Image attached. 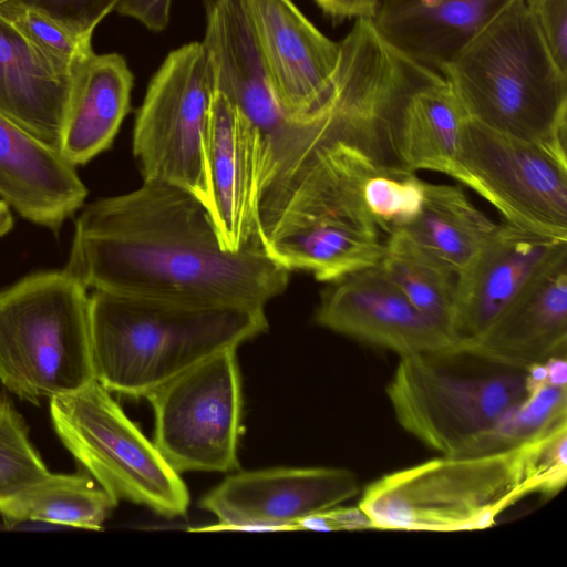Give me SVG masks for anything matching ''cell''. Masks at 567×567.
<instances>
[{"instance_id": "obj_1", "label": "cell", "mask_w": 567, "mask_h": 567, "mask_svg": "<svg viewBox=\"0 0 567 567\" xmlns=\"http://www.w3.org/2000/svg\"><path fill=\"white\" fill-rule=\"evenodd\" d=\"M63 269L87 290L251 309L282 293L290 272L260 243L226 250L208 207L155 179L84 205Z\"/></svg>"}, {"instance_id": "obj_2", "label": "cell", "mask_w": 567, "mask_h": 567, "mask_svg": "<svg viewBox=\"0 0 567 567\" xmlns=\"http://www.w3.org/2000/svg\"><path fill=\"white\" fill-rule=\"evenodd\" d=\"M380 164L340 137L326 113L291 118L261 159L257 230L265 251L323 282L379 264L385 237L364 187Z\"/></svg>"}, {"instance_id": "obj_3", "label": "cell", "mask_w": 567, "mask_h": 567, "mask_svg": "<svg viewBox=\"0 0 567 567\" xmlns=\"http://www.w3.org/2000/svg\"><path fill=\"white\" fill-rule=\"evenodd\" d=\"M567 481V426L507 450L442 455L370 483L359 507L373 529L464 532L493 526L530 494L554 496Z\"/></svg>"}, {"instance_id": "obj_4", "label": "cell", "mask_w": 567, "mask_h": 567, "mask_svg": "<svg viewBox=\"0 0 567 567\" xmlns=\"http://www.w3.org/2000/svg\"><path fill=\"white\" fill-rule=\"evenodd\" d=\"M265 309L200 307L93 290L95 380L111 393L146 394L202 362L262 333Z\"/></svg>"}, {"instance_id": "obj_5", "label": "cell", "mask_w": 567, "mask_h": 567, "mask_svg": "<svg viewBox=\"0 0 567 567\" xmlns=\"http://www.w3.org/2000/svg\"><path fill=\"white\" fill-rule=\"evenodd\" d=\"M467 116L527 141L567 144V74L515 0L442 72Z\"/></svg>"}, {"instance_id": "obj_6", "label": "cell", "mask_w": 567, "mask_h": 567, "mask_svg": "<svg viewBox=\"0 0 567 567\" xmlns=\"http://www.w3.org/2000/svg\"><path fill=\"white\" fill-rule=\"evenodd\" d=\"M529 390L528 368L458 346L400 358L385 393L403 430L442 455H465Z\"/></svg>"}, {"instance_id": "obj_7", "label": "cell", "mask_w": 567, "mask_h": 567, "mask_svg": "<svg viewBox=\"0 0 567 567\" xmlns=\"http://www.w3.org/2000/svg\"><path fill=\"white\" fill-rule=\"evenodd\" d=\"M90 295L64 269L0 289V383L32 404L94 380Z\"/></svg>"}, {"instance_id": "obj_8", "label": "cell", "mask_w": 567, "mask_h": 567, "mask_svg": "<svg viewBox=\"0 0 567 567\" xmlns=\"http://www.w3.org/2000/svg\"><path fill=\"white\" fill-rule=\"evenodd\" d=\"M61 443L117 502L143 505L174 518L189 505L186 484L95 379L49 400Z\"/></svg>"}, {"instance_id": "obj_9", "label": "cell", "mask_w": 567, "mask_h": 567, "mask_svg": "<svg viewBox=\"0 0 567 567\" xmlns=\"http://www.w3.org/2000/svg\"><path fill=\"white\" fill-rule=\"evenodd\" d=\"M213 95L203 43L184 44L152 76L133 130V154L143 179L182 187L210 213L205 142Z\"/></svg>"}, {"instance_id": "obj_10", "label": "cell", "mask_w": 567, "mask_h": 567, "mask_svg": "<svg viewBox=\"0 0 567 567\" xmlns=\"http://www.w3.org/2000/svg\"><path fill=\"white\" fill-rule=\"evenodd\" d=\"M153 442L179 474L238 470L241 380L237 349L220 351L145 395Z\"/></svg>"}, {"instance_id": "obj_11", "label": "cell", "mask_w": 567, "mask_h": 567, "mask_svg": "<svg viewBox=\"0 0 567 567\" xmlns=\"http://www.w3.org/2000/svg\"><path fill=\"white\" fill-rule=\"evenodd\" d=\"M461 165L463 184L506 223L567 239V144L514 137L467 116Z\"/></svg>"}, {"instance_id": "obj_12", "label": "cell", "mask_w": 567, "mask_h": 567, "mask_svg": "<svg viewBox=\"0 0 567 567\" xmlns=\"http://www.w3.org/2000/svg\"><path fill=\"white\" fill-rule=\"evenodd\" d=\"M360 493L357 475L341 467H270L228 475L198 506L217 524L193 530H296L308 515L332 508Z\"/></svg>"}, {"instance_id": "obj_13", "label": "cell", "mask_w": 567, "mask_h": 567, "mask_svg": "<svg viewBox=\"0 0 567 567\" xmlns=\"http://www.w3.org/2000/svg\"><path fill=\"white\" fill-rule=\"evenodd\" d=\"M566 255L567 239L496 224L457 272L452 338L464 347L475 342L537 274Z\"/></svg>"}, {"instance_id": "obj_14", "label": "cell", "mask_w": 567, "mask_h": 567, "mask_svg": "<svg viewBox=\"0 0 567 567\" xmlns=\"http://www.w3.org/2000/svg\"><path fill=\"white\" fill-rule=\"evenodd\" d=\"M316 321L400 358L461 346L420 312L379 264L329 282L321 293Z\"/></svg>"}, {"instance_id": "obj_15", "label": "cell", "mask_w": 567, "mask_h": 567, "mask_svg": "<svg viewBox=\"0 0 567 567\" xmlns=\"http://www.w3.org/2000/svg\"><path fill=\"white\" fill-rule=\"evenodd\" d=\"M264 68L284 113L307 117L333 89L340 43L321 33L291 0H245Z\"/></svg>"}, {"instance_id": "obj_16", "label": "cell", "mask_w": 567, "mask_h": 567, "mask_svg": "<svg viewBox=\"0 0 567 567\" xmlns=\"http://www.w3.org/2000/svg\"><path fill=\"white\" fill-rule=\"evenodd\" d=\"M212 215L223 247L239 251L260 243L257 193L261 162L258 132L214 92L205 142Z\"/></svg>"}, {"instance_id": "obj_17", "label": "cell", "mask_w": 567, "mask_h": 567, "mask_svg": "<svg viewBox=\"0 0 567 567\" xmlns=\"http://www.w3.org/2000/svg\"><path fill=\"white\" fill-rule=\"evenodd\" d=\"M202 41L214 92L221 94L258 132L261 154L291 120L270 87L245 0H205ZM262 157V155H261Z\"/></svg>"}, {"instance_id": "obj_18", "label": "cell", "mask_w": 567, "mask_h": 567, "mask_svg": "<svg viewBox=\"0 0 567 567\" xmlns=\"http://www.w3.org/2000/svg\"><path fill=\"white\" fill-rule=\"evenodd\" d=\"M89 190L61 153L0 114V199L23 219L59 234Z\"/></svg>"}, {"instance_id": "obj_19", "label": "cell", "mask_w": 567, "mask_h": 567, "mask_svg": "<svg viewBox=\"0 0 567 567\" xmlns=\"http://www.w3.org/2000/svg\"><path fill=\"white\" fill-rule=\"evenodd\" d=\"M515 0H380L372 27L393 51L441 72Z\"/></svg>"}, {"instance_id": "obj_20", "label": "cell", "mask_w": 567, "mask_h": 567, "mask_svg": "<svg viewBox=\"0 0 567 567\" xmlns=\"http://www.w3.org/2000/svg\"><path fill=\"white\" fill-rule=\"evenodd\" d=\"M79 66L54 60L0 16V114L58 151Z\"/></svg>"}, {"instance_id": "obj_21", "label": "cell", "mask_w": 567, "mask_h": 567, "mask_svg": "<svg viewBox=\"0 0 567 567\" xmlns=\"http://www.w3.org/2000/svg\"><path fill=\"white\" fill-rule=\"evenodd\" d=\"M480 353L528 368L567 353V255L537 274L472 344Z\"/></svg>"}, {"instance_id": "obj_22", "label": "cell", "mask_w": 567, "mask_h": 567, "mask_svg": "<svg viewBox=\"0 0 567 567\" xmlns=\"http://www.w3.org/2000/svg\"><path fill=\"white\" fill-rule=\"evenodd\" d=\"M467 114L439 72L427 70L408 92L395 124L400 166L434 171L464 182L462 134Z\"/></svg>"}, {"instance_id": "obj_23", "label": "cell", "mask_w": 567, "mask_h": 567, "mask_svg": "<svg viewBox=\"0 0 567 567\" xmlns=\"http://www.w3.org/2000/svg\"><path fill=\"white\" fill-rule=\"evenodd\" d=\"M134 78L117 53H92L78 69L59 151L74 167L113 144L131 109Z\"/></svg>"}, {"instance_id": "obj_24", "label": "cell", "mask_w": 567, "mask_h": 567, "mask_svg": "<svg viewBox=\"0 0 567 567\" xmlns=\"http://www.w3.org/2000/svg\"><path fill=\"white\" fill-rule=\"evenodd\" d=\"M117 503L81 468L72 474L49 473L0 501V516L8 526L45 523L97 530Z\"/></svg>"}, {"instance_id": "obj_25", "label": "cell", "mask_w": 567, "mask_h": 567, "mask_svg": "<svg viewBox=\"0 0 567 567\" xmlns=\"http://www.w3.org/2000/svg\"><path fill=\"white\" fill-rule=\"evenodd\" d=\"M495 227L461 186L425 182L421 208L403 229L457 274Z\"/></svg>"}, {"instance_id": "obj_26", "label": "cell", "mask_w": 567, "mask_h": 567, "mask_svg": "<svg viewBox=\"0 0 567 567\" xmlns=\"http://www.w3.org/2000/svg\"><path fill=\"white\" fill-rule=\"evenodd\" d=\"M379 266L420 312L450 333L457 274L443 259L399 229L384 238Z\"/></svg>"}, {"instance_id": "obj_27", "label": "cell", "mask_w": 567, "mask_h": 567, "mask_svg": "<svg viewBox=\"0 0 567 567\" xmlns=\"http://www.w3.org/2000/svg\"><path fill=\"white\" fill-rule=\"evenodd\" d=\"M567 422V386L532 384L528 394L508 409L465 455L507 450L535 440Z\"/></svg>"}, {"instance_id": "obj_28", "label": "cell", "mask_w": 567, "mask_h": 567, "mask_svg": "<svg viewBox=\"0 0 567 567\" xmlns=\"http://www.w3.org/2000/svg\"><path fill=\"white\" fill-rule=\"evenodd\" d=\"M425 181L400 165L380 164L364 187L368 208L384 237L405 228L417 215Z\"/></svg>"}, {"instance_id": "obj_29", "label": "cell", "mask_w": 567, "mask_h": 567, "mask_svg": "<svg viewBox=\"0 0 567 567\" xmlns=\"http://www.w3.org/2000/svg\"><path fill=\"white\" fill-rule=\"evenodd\" d=\"M49 473L30 440L27 422L12 400L0 390V501Z\"/></svg>"}, {"instance_id": "obj_30", "label": "cell", "mask_w": 567, "mask_h": 567, "mask_svg": "<svg viewBox=\"0 0 567 567\" xmlns=\"http://www.w3.org/2000/svg\"><path fill=\"white\" fill-rule=\"evenodd\" d=\"M0 16L40 50L71 68H78L94 53L91 41L79 39L37 10L6 0L0 3Z\"/></svg>"}, {"instance_id": "obj_31", "label": "cell", "mask_w": 567, "mask_h": 567, "mask_svg": "<svg viewBox=\"0 0 567 567\" xmlns=\"http://www.w3.org/2000/svg\"><path fill=\"white\" fill-rule=\"evenodd\" d=\"M37 10L54 20L81 40L91 41L94 29L118 0H9Z\"/></svg>"}, {"instance_id": "obj_32", "label": "cell", "mask_w": 567, "mask_h": 567, "mask_svg": "<svg viewBox=\"0 0 567 567\" xmlns=\"http://www.w3.org/2000/svg\"><path fill=\"white\" fill-rule=\"evenodd\" d=\"M525 3L554 62L567 74V0H525Z\"/></svg>"}, {"instance_id": "obj_33", "label": "cell", "mask_w": 567, "mask_h": 567, "mask_svg": "<svg viewBox=\"0 0 567 567\" xmlns=\"http://www.w3.org/2000/svg\"><path fill=\"white\" fill-rule=\"evenodd\" d=\"M172 0H118L115 11L140 21L151 31H163L169 22Z\"/></svg>"}, {"instance_id": "obj_34", "label": "cell", "mask_w": 567, "mask_h": 567, "mask_svg": "<svg viewBox=\"0 0 567 567\" xmlns=\"http://www.w3.org/2000/svg\"><path fill=\"white\" fill-rule=\"evenodd\" d=\"M333 23L355 19L371 21L374 19L380 0H313Z\"/></svg>"}, {"instance_id": "obj_35", "label": "cell", "mask_w": 567, "mask_h": 567, "mask_svg": "<svg viewBox=\"0 0 567 567\" xmlns=\"http://www.w3.org/2000/svg\"><path fill=\"white\" fill-rule=\"evenodd\" d=\"M547 374V382L567 386V362L566 357H551L544 362Z\"/></svg>"}, {"instance_id": "obj_36", "label": "cell", "mask_w": 567, "mask_h": 567, "mask_svg": "<svg viewBox=\"0 0 567 567\" xmlns=\"http://www.w3.org/2000/svg\"><path fill=\"white\" fill-rule=\"evenodd\" d=\"M13 226L14 219L12 209L0 199V238L10 233Z\"/></svg>"}, {"instance_id": "obj_37", "label": "cell", "mask_w": 567, "mask_h": 567, "mask_svg": "<svg viewBox=\"0 0 567 567\" xmlns=\"http://www.w3.org/2000/svg\"><path fill=\"white\" fill-rule=\"evenodd\" d=\"M3 1H6V0H0V3H2Z\"/></svg>"}]
</instances>
